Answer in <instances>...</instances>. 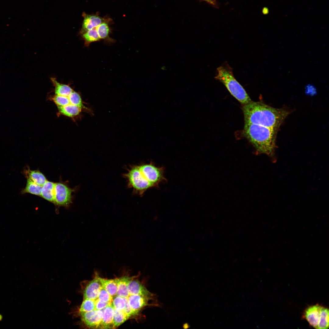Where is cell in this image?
<instances>
[{"mask_svg":"<svg viewBox=\"0 0 329 329\" xmlns=\"http://www.w3.org/2000/svg\"><path fill=\"white\" fill-rule=\"evenodd\" d=\"M41 187V186L37 184L30 178L27 177L26 186L22 190L21 193H29L40 196Z\"/></svg>","mask_w":329,"mask_h":329,"instance_id":"cell-19","label":"cell"},{"mask_svg":"<svg viewBox=\"0 0 329 329\" xmlns=\"http://www.w3.org/2000/svg\"><path fill=\"white\" fill-rule=\"evenodd\" d=\"M95 301V310H102L106 307L109 305L111 302H102L98 298Z\"/></svg>","mask_w":329,"mask_h":329,"instance_id":"cell-28","label":"cell"},{"mask_svg":"<svg viewBox=\"0 0 329 329\" xmlns=\"http://www.w3.org/2000/svg\"><path fill=\"white\" fill-rule=\"evenodd\" d=\"M55 183L47 180L42 186L40 196L48 201L54 203Z\"/></svg>","mask_w":329,"mask_h":329,"instance_id":"cell-15","label":"cell"},{"mask_svg":"<svg viewBox=\"0 0 329 329\" xmlns=\"http://www.w3.org/2000/svg\"><path fill=\"white\" fill-rule=\"evenodd\" d=\"M83 37L87 45L92 42L100 40L96 27H94L83 34Z\"/></svg>","mask_w":329,"mask_h":329,"instance_id":"cell-24","label":"cell"},{"mask_svg":"<svg viewBox=\"0 0 329 329\" xmlns=\"http://www.w3.org/2000/svg\"><path fill=\"white\" fill-rule=\"evenodd\" d=\"M206 1L209 4L213 5H216V2L215 0H203Z\"/></svg>","mask_w":329,"mask_h":329,"instance_id":"cell-30","label":"cell"},{"mask_svg":"<svg viewBox=\"0 0 329 329\" xmlns=\"http://www.w3.org/2000/svg\"><path fill=\"white\" fill-rule=\"evenodd\" d=\"M133 277L125 276L115 278L118 285V290L116 295L123 297H127L128 296L129 293L128 285L129 281Z\"/></svg>","mask_w":329,"mask_h":329,"instance_id":"cell-14","label":"cell"},{"mask_svg":"<svg viewBox=\"0 0 329 329\" xmlns=\"http://www.w3.org/2000/svg\"><path fill=\"white\" fill-rule=\"evenodd\" d=\"M134 277L130 281L128 285L129 295H140L149 299L157 300V295L150 292L141 282L134 279Z\"/></svg>","mask_w":329,"mask_h":329,"instance_id":"cell-10","label":"cell"},{"mask_svg":"<svg viewBox=\"0 0 329 329\" xmlns=\"http://www.w3.org/2000/svg\"><path fill=\"white\" fill-rule=\"evenodd\" d=\"M82 285L83 299L95 300L98 298V294L103 287L97 275L90 281L83 283Z\"/></svg>","mask_w":329,"mask_h":329,"instance_id":"cell-9","label":"cell"},{"mask_svg":"<svg viewBox=\"0 0 329 329\" xmlns=\"http://www.w3.org/2000/svg\"><path fill=\"white\" fill-rule=\"evenodd\" d=\"M114 307L111 302L103 309L102 328H115L113 322Z\"/></svg>","mask_w":329,"mask_h":329,"instance_id":"cell-12","label":"cell"},{"mask_svg":"<svg viewBox=\"0 0 329 329\" xmlns=\"http://www.w3.org/2000/svg\"><path fill=\"white\" fill-rule=\"evenodd\" d=\"M95 310V301L93 300L83 299V301L77 310L76 313L86 312Z\"/></svg>","mask_w":329,"mask_h":329,"instance_id":"cell-25","label":"cell"},{"mask_svg":"<svg viewBox=\"0 0 329 329\" xmlns=\"http://www.w3.org/2000/svg\"><path fill=\"white\" fill-rule=\"evenodd\" d=\"M113 297L102 287L100 291L98 298L101 301L106 302H111Z\"/></svg>","mask_w":329,"mask_h":329,"instance_id":"cell-27","label":"cell"},{"mask_svg":"<svg viewBox=\"0 0 329 329\" xmlns=\"http://www.w3.org/2000/svg\"><path fill=\"white\" fill-rule=\"evenodd\" d=\"M103 309L94 310L76 314L80 317L81 323L85 327L91 328L102 329Z\"/></svg>","mask_w":329,"mask_h":329,"instance_id":"cell-7","label":"cell"},{"mask_svg":"<svg viewBox=\"0 0 329 329\" xmlns=\"http://www.w3.org/2000/svg\"><path fill=\"white\" fill-rule=\"evenodd\" d=\"M214 78L222 83L231 94L241 104L245 105L252 101L241 85L235 78L233 69L227 61L217 69Z\"/></svg>","mask_w":329,"mask_h":329,"instance_id":"cell-3","label":"cell"},{"mask_svg":"<svg viewBox=\"0 0 329 329\" xmlns=\"http://www.w3.org/2000/svg\"><path fill=\"white\" fill-rule=\"evenodd\" d=\"M73 191L64 183H55L54 204L58 206H68L72 202Z\"/></svg>","mask_w":329,"mask_h":329,"instance_id":"cell-6","label":"cell"},{"mask_svg":"<svg viewBox=\"0 0 329 329\" xmlns=\"http://www.w3.org/2000/svg\"><path fill=\"white\" fill-rule=\"evenodd\" d=\"M130 306L135 315L147 306L160 307L161 304L158 300L152 299L140 295H129L126 297Z\"/></svg>","mask_w":329,"mask_h":329,"instance_id":"cell-8","label":"cell"},{"mask_svg":"<svg viewBox=\"0 0 329 329\" xmlns=\"http://www.w3.org/2000/svg\"><path fill=\"white\" fill-rule=\"evenodd\" d=\"M81 30V32L84 33L88 30L97 27L103 23V19L96 15L85 14Z\"/></svg>","mask_w":329,"mask_h":329,"instance_id":"cell-13","label":"cell"},{"mask_svg":"<svg viewBox=\"0 0 329 329\" xmlns=\"http://www.w3.org/2000/svg\"><path fill=\"white\" fill-rule=\"evenodd\" d=\"M98 279L102 287L112 297L116 295L118 285L115 279H107L102 278L98 276Z\"/></svg>","mask_w":329,"mask_h":329,"instance_id":"cell-17","label":"cell"},{"mask_svg":"<svg viewBox=\"0 0 329 329\" xmlns=\"http://www.w3.org/2000/svg\"><path fill=\"white\" fill-rule=\"evenodd\" d=\"M111 302L114 309L118 310H123L126 305L124 297L116 295L113 297Z\"/></svg>","mask_w":329,"mask_h":329,"instance_id":"cell-26","label":"cell"},{"mask_svg":"<svg viewBox=\"0 0 329 329\" xmlns=\"http://www.w3.org/2000/svg\"><path fill=\"white\" fill-rule=\"evenodd\" d=\"M124 176L129 187L140 195H143L148 189L154 187L144 177L138 165L132 166Z\"/></svg>","mask_w":329,"mask_h":329,"instance_id":"cell-4","label":"cell"},{"mask_svg":"<svg viewBox=\"0 0 329 329\" xmlns=\"http://www.w3.org/2000/svg\"><path fill=\"white\" fill-rule=\"evenodd\" d=\"M277 130L264 126L245 123L243 134L259 154L274 156Z\"/></svg>","mask_w":329,"mask_h":329,"instance_id":"cell-2","label":"cell"},{"mask_svg":"<svg viewBox=\"0 0 329 329\" xmlns=\"http://www.w3.org/2000/svg\"><path fill=\"white\" fill-rule=\"evenodd\" d=\"M124 298L125 300L126 305L123 311L130 317L132 316L135 314L131 309L127 298L126 297Z\"/></svg>","mask_w":329,"mask_h":329,"instance_id":"cell-29","label":"cell"},{"mask_svg":"<svg viewBox=\"0 0 329 329\" xmlns=\"http://www.w3.org/2000/svg\"><path fill=\"white\" fill-rule=\"evenodd\" d=\"M100 40H104L109 42H113V39L109 37L110 29L108 24L103 22L96 27Z\"/></svg>","mask_w":329,"mask_h":329,"instance_id":"cell-21","label":"cell"},{"mask_svg":"<svg viewBox=\"0 0 329 329\" xmlns=\"http://www.w3.org/2000/svg\"><path fill=\"white\" fill-rule=\"evenodd\" d=\"M245 123L259 125L278 130L289 112L283 108H274L263 103L251 101L244 105Z\"/></svg>","mask_w":329,"mask_h":329,"instance_id":"cell-1","label":"cell"},{"mask_svg":"<svg viewBox=\"0 0 329 329\" xmlns=\"http://www.w3.org/2000/svg\"><path fill=\"white\" fill-rule=\"evenodd\" d=\"M27 177H29L37 184L42 186L47 181L44 175L39 170H26Z\"/></svg>","mask_w":329,"mask_h":329,"instance_id":"cell-20","label":"cell"},{"mask_svg":"<svg viewBox=\"0 0 329 329\" xmlns=\"http://www.w3.org/2000/svg\"><path fill=\"white\" fill-rule=\"evenodd\" d=\"M51 80L55 87V95L68 96L74 91L69 85L59 83L55 78Z\"/></svg>","mask_w":329,"mask_h":329,"instance_id":"cell-18","label":"cell"},{"mask_svg":"<svg viewBox=\"0 0 329 329\" xmlns=\"http://www.w3.org/2000/svg\"><path fill=\"white\" fill-rule=\"evenodd\" d=\"M329 328V310L321 306L320 317L317 329H326Z\"/></svg>","mask_w":329,"mask_h":329,"instance_id":"cell-22","label":"cell"},{"mask_svg":"<svg viewBox=\"0 0 329 329\" xmlns=\"http://www.w3.org/2000/svg\"><path fill=\"white\" fill-rule=\"evenodd\" d=\"M129 318L123 311L118 310L114 308L113 322L115 328L122 324Z\"/></svg>","mask_w":329,"mask_h":329,"instance_id":"cell-23","label":"cell"},{"mask_svg":"<svg viewBox=\"0 0 329 329\" xmlns=\"http://www.w3.org/2000/svg\"><path fill=\"white\" fill-rule=\"evenodd\" d=\"M57 107L59 115L70 118H73L78 116L83 111L79 107L72 104Z\"/></svg>","mask_w":329,"mask_h":329,"instance_id":"cell-16","label":"cell"},{"mask_svg":"<svg viewBox=\"0 0 329 329\" xmlns=\"http://www.w3.org/2000/svg\"><path fill=\"white\" fill-rule=\"evenodd\" d=\"M138 166L144 176L154 187L158 186L161 182L167 181L163 167H157L152 163L142 164Z\"/></svg>","mask_w":329,"mask_h":329,"instance_id":"cell-5","label":"cell"},{"mask_svg":"<svg viewBox=\"0 0 329 329\" xmlns=\"http://www.w3.org/2000/svg\"><path fill=\"white\" fill-rule=\"evenodd\" d=\"M321 306L318 304L310 306L305 310L303 317L310 326L317 329Z\"/></svg>","mask_w":329,"mask_h":329,"instance_id":"cell-11","label":"cell"}]
</instances>
